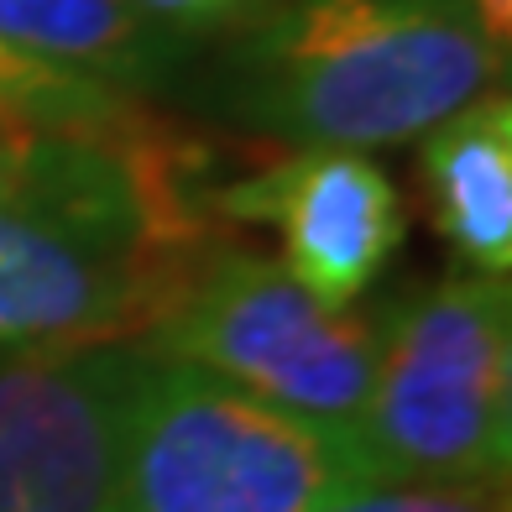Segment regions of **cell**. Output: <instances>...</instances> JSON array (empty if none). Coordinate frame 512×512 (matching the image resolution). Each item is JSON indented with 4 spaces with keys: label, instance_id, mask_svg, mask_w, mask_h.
Instances as JSON below:
<instances>
[{
    "label": "cell",
    "instance_id": "obj_6",
    "mask_svg": "<svg viewBox=\"0 0 512 512\" xmlns=\"http://www.w3.org/2000/svg\"><path fill=\"white\" fill-rule=\"evenodd\" d=\"M147 345L0 351V512H115Z\"/></svg>",
    "mask_w": 512,
    "mask_h": 512
},
{
    "label": "cell",
    "instance_id": "obj_11",
    "mask_svg": "<svg viewBox=\"0 0 512 512\" xmlns=\"http://www.w3.org/2000/svg\"><path fill=\"white\" fill-rule=\"evenodd\" d=\"M324 512H507V481H377L361 492L340 497Z\"/></svg>",
    "mask_w": 512,
    "mask_h": 512
},
{
    "label": "cell",
    "instance_id": "obj_10",
    "mask_svg": "<svg viewBox=\"0 0 512 512\" xmlns=\"http://www.w3.org/2000/svg\"><path fill=\"white\" fill-rule=\"evenodd\" d=\"M126 105H131L126 89H110L100 79L0 48V115H27L42 126H79V121H105Z\"/></svg>",
    "mask_w": 512,
    "mask_h": 512
},
{
    "label": "cell",
    "instance_id": "obj_5",
    "mask_svg": "<svg viewBox=\"0 0 512 512\" xmlns=\"http://www.w3.org/2000/svg\"><path fill=\"white\" fill-rule=\"evenodd\" d=\"M142 345L262 403L356 434L377 387L382 324L356 309L319 304L272 256L215 246L194 288Z\"/></svg>",
    "mask_w": 512,
    "mask_h": 512
},
{
    "label": "cell",
    "instance_id": "obj_9",
    "mask_svg": "<svg viewBox=\"0 0 512 512\" xmlns=\"http://www.w3.org/2000/svg\"><path fill=\"white\" fill-rule=\"evenodd\" d=\"M0 48L131 89L168 68L178 37L131 0H0Z\"/></svg>",
    "mask_w": 512,
    "mask_h": 512
},
{
    "label": "cell",
    "instance_id": "obj_7",
    "mask_svg": "<svg viewBox=\"0 0 512 512\" xmlns=\"http://www.w3.org/2000/svg\"><path fill=\"white\" fill-rule=\"evenodd\" d=\"M209 209L215 220L277 230L283 272L335 309H351L408 236L398 183L345 147H293L262 173L209 189Z\"/></svg>",
    "mask_w": 512,
    "mask_h": 512
},
{
    "label": "cell",
    "instance_id": "obj_12",
    "mask_svg": "<svg viewBox=\"0 0 512 512\" xmlns=\"http://www.w3.org/2000/svg\"><path fill=\"white\" fill-rule=\"evenodd\" d=\"M131 6L178 37V32H209V27H225V21H241L272 6V0H131Z\"/></svg>",
    "mask_w": 512,
    "mask_h": 512
},
{
    "label": "cell",
    "instance_id": "obj_3",
    "mask_svg": "<svg viewBox=\"0 0 512 512\" xmlns=\"http://www.w3.org/2000/svg\"><path fill=\"white\" fill-rule=\"evenodd\" d=\"M361 486H377V471L351 429L147 351L115 512H324Z\"/></svg>",
    "mask_w": 512,
    "mask_h": 512
},
{
    "label": "cell",
    "instance_id": "obj_4",
    "mask_svg": "<svg viewBox=\"0 0 512 512\" xmlns=\"http://www.w3.org/2000/svg\"><path fill=\"white\" fill-rule=\"evenodd\" d=\"M382 324L377 387L356 439L377 481H507L512 460V288L445 277Z\"/></svg>",
    "mask_w": 512,
    "mask_h": 512
},
{
    "label": "cell",
    "instance_id": "obj_2",
    "mask_svg": "<svg viewBox=\"0 0 512 512\" xmlns=\"http://www.w3.org/2000/svg\"><path fill=\"white\" fill-rule=\"evenodd\" d=\"M507 84L471 0H272L225 63V105L293 147H408Z\"/></svg>",
    "mask_w": 512,
    "mask_h": 512
},
{
    "label": "cell",
    "instance_id": "obj_8",
    "mask_svg": "<svg viewBox=\"0 0 512 512\" xmlns=\"http://www.w3.org/2000/svg\"><path fill=\"white\" fill-rule=\"evenodd\" d=\"M429 220L481 277L512 272V100L507 89L460 105L418 136Z\"/></svg>",
    "mask_w": 512,
    "mask_h": 512
},
{
    "label": "cell",
    "instance_id": "obj_13",
    "mask_svg": "<svg viewBox=\"0 0 512 512\" xmlns=\"http://www.w3.org/2000/svg\"><path fill=\"white\" fill-rule=\"evenodd\" d=\"M53 126L27 121V115H0V194L11 189V178L27 168V157L37 152V142L48 136Z\"/></svg>",
    "mask_w": 512,
    "mask_h": 512
},
{
    "label": "cell",
    "instance_id": "obj_1",
    "mask_svg": "<svg viewBox=\"0 0 512 512\" xmlns=\"http://www.w3.org/2000/svg\"><path fill=\"white\" fill-rule=\"evenodd\" d=\"M215 246L199 142L136 100L53 126L0 194V351L142 345Z\"/></svg>",
    "mask_w": 512,
    "mask_h": 512
}]
</instances>
